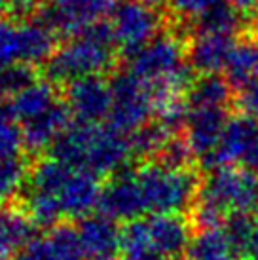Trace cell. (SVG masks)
I'll return each instance as SVG.
<instances>
[{"label": "cell", "mask_w": 258, "mask_h": 260, "mask_svg": "<svg viewBox=\"0 0 258 260\" xmlns=\"http://www.w3.org/2000/svg\"><path fill=\"white\" fill-rule=\"evenodd\" d=\"M220 0H169V23L188 38V27Z\"/></svg>", "instance_id": "28"}, {"label": "cell", "mask_w": 258, "mask_h": 260, "mask_svg": "<svg viewBox=\"0 0 258 260\" xmlns=\"http://www.w3.org/2000/svg\"><path fill=\"white\" fill-rule=\"evenodd\" d=\"M86 253L80 243L78 230L69 224H57L44 238H36L14 260H84Z\"/></svg>", "instance_id": "14"}, {"label": "cell", "mask_w": 258, "mask_h": 260, "mask_svg": "<svg viewBox=\"0 0 258 260\" xmlns=\"http://www.w3.org/2000/svg\"><path fill=\"white\" fill-rule=\"evenodd\" d=\"M144 260H180V258H165V256H159V254H152V256H148V258Z\"/></svg>", "instance_id": "43"}, {"label": "cell", "mask_w": 258, "mask_h": 260, "mask_svg": "<svg viewBox=\"0 0 258 260\" xmlns=\"http://www.w3.org/2000/svg\"><path fill=\"white\" fill-rule=\"evenodd\" d=\"M53 156L72 167L91 171L97 177H112L129 167L133 152L125 133L110 125L93 122H74L59 135Z\"/></svg>", "instance_id": "2"}, {"label": "cell", "mask_w": 258, "mask_h": 260, "mask_svg": "<svg viewBox=\"0 0 258 260\" xmlns=\"http://www.w3.org/2000/svg\"><path fill=\"white\" fill-rule=\"evenodd\" d=\"M8 120H15L14 112H12V107H10V101L0 99V123L8 122Z\"/></svg>", "instance_id": "40"}, {"label": "cell", "mask_w": 258, "mask_h": 260, "mask_svg": "<svg viewBox=\"0 0 258 260\" xmlns=\"http://www.w3.org/2000/svg\"><path fill=\"white\" fill-rule=\"evenodd\" d=\"M200 198L215 203L226 213L252 211L258 198V175L247 167L220 166L203 171Z\"/></svg>", "instance_id": "5"}, {"label": "cell", "mask_w": 258, "mask_h": 260, "mask_svg": "<svg viewBox=\"0 0 258 260\" xmlns=\"http://www.w3.org/2000/svg\"><path fill=\"white\" fill-rule=\"evenodd\" d=\"M186 101L190 109H234L236 89L222 73L198 74L188 89Z\"/></svg>", "instance_id": "19"}, {"label": "cell", "mask_w": 258, "mask_h": 260, "mask_svg": "<svg viewBox=\"0 0 258 260\" xmlns=\"http://www.w3.org/2000/svg\"><path fill=\"white\" fill-rule=\"evenodd\" d=\"M21 63L19 23L0 17V67Z\"/></svg>", "instance_id": "32"}, {"label": "cell", "mask_w": 258, "mask_h": 260, "mask_svg": "<svg viewBox=\"0 0 258 260\" xmlns=\"http://www.w3.org/2000/svg\"><path fill=\"white\" fill-rule=\"evenodd\" d=\"M141 2H144V4H148V6H152V8H162V6H165L169 0H141Z\"/></svg>", "instance_id": "41"}, {"label": "cell", "mask_w": 258, "mask_h": 260, "mask_svg": "<svg viewBox=\"0 0 258 260\" xmlns=\"http://www.w3.org/2000/svg\"><path fill=\"white\" fill-rule=\"evenodd\" d=\"M234 110L245 112L258 120V78L252 80L251 84H247L236 93V103Z\"/></svg>", "instance_id": "34"}, {"label": "cell", "mask_w": 258, "mask_h": 260, "mask_svg": "<svg viewBox=\"0 0 258 260\" xmlns=\"http://www.w3.org/2000/svg\"><path fill=\"white\" fill-rule=\"evenodd\" d=\"M112 107L107 122L120 133H133L154 118V99L148 84L129 71L116 74L110 80Z\"/></svg>", "instance_id": "6"}, {"label": "cell", "mask_w": 258, "mask_h": 260, "mask_svg": "<svg viewBox=\"0 0 258 260\" xmlns=\"http://www.w3.org/2000/svg\"><path fill=\"white\" fill-rule=\"evenodd\" d=\"M188 38L167 25L156 38L129 55L127 71L148 86L186 63Z\"/></svg>", "instance_id": "8"}, {"label": "cell", "mask_w": 258, "mask_h": 260, "mask_svg": "<svg viewBox=\"0 0 258 260\" xmlns=\"http://www.w3.org/2000/svg\"><path fill=\"white\" fill-rule=\"evenodd\" d=\"M245 260H258V222H256V226H254V232H252V236H251L249 247H247Z\"/></svg>", "instance_id": "37"}, {"label": "cell", "mask_w": 258, "mask_h": 260, "mask_svg": "<svg viewBox=\"0 0 258 260\" xmlns=\"http://www.w3.org/2000/svg\"><path fill=\"white\" fill-rule=\"evenodd\" d=\"M4 12H8V0H0V17Z\"/></svg>", "instance_id": "42"}, {"label": "cell", "mask_w": 258, "mask_h": 260, "mask_svg": "<svg viewBox=\"0 0 258 260\" xmlns=\"http://www.w3.org/2000/svg\"><path fill=\"white\" fill-rule=\"evenodd\" d=\"M243 166L247 167L249 171H252L254 175H258V141H256V145L251 148V152L247 154V158H245Z\"/></svg>", "instance_id": "38"}, {"label": "cell", "mask_w": 258, "mask_h": 260, "mask_svg": "<svg viewBox=\"0 0 258 260\" xmlns=\"http://www.w3.org/2000/svg\"><path fill=\"white\" fill-rule=\"evenodd\" d=\"M258 141V120L252 116L234 110L224 125L222 137L218 141L215 152L200 164L201 171H209L213 167L236 166L243 164L247 154Z\"/></svg>", "instance_id": "9"}, {"label": "cell", "mask_w": 258, "mask_h": 260, "mask_svg": "<svg viewBox=\"0 0 258 260\" xmlns=\"http://www.w3.org/2000/svg\"><path fill=\"white\" fill-rule=\"evenodd\" d=\"M0 260H6V254H4V253H0Z\"/></svg>", "instance_id": "46"}, {"label": "cell", "mask_w": 258, "mask_h": 260, "mask_svg": "<svg viewBox=\"0 0 258 260\" xmlns=\"http://www.w3.org/2000/svg\"><path fill=\"white\" fill-rule=\"evenodd\" d=\"M97 260H116L114 256H107V258H97Z\"/></svg>", "instance_id": "45"}, {"label": "cell", "mask_w": 258, "mask_h": 260, "mask_svg": "<svg viewBox=\"0 0 258 260\" xmlns=\"http://www.w3.org/2000/svg\"><path fill=\"white\" fill-rule=\"evenodd\" d=\"M38 224L30 218L21 203L0 207V253L19 254L36 239Z\"/></svg>", "instance_id": "18"}, {"label": "cell", "mask_w": 258, "mask_h": 260, "mask_svg": "<svg viewBox=\"0 0 258 260\" xmlns=\"http://www.w3.org/2000/svg\"><path fill=\"white\" fill-rule=\"evenodd\" d=\"M120 251L125 260H144L154 254L146 218H135L123 224Z\"/></svg>", "instance_id": "26"}, {"label": "cell", "mask_w": 258, "mask_h": 260, "mask_svg": "<svg viewBox=\"0 0 258 260\" xmlns=\"http://www.w3.org/2000/svg\"><path fill=\"white\" fill-rule=\"evenodd\" d=\"M29 167L23 158L0 161V207L21 192L29 181Z\"/></svg>", "instance_id": "29"}, {"label": "cell", "mask_w": 258, "mask_h": 260, "mask_svg": "<svg viewBox=\"0 0 258 260\" xmlns=\"http://www.w3.org/2000/svg\"><path fill=\"white\" fill-rule=\"evenodd\" d=\"M64 103L74 120L99 123L112 107V87L103 76H84L64 84Z\"/></svg>", "instance_id": "11"}, {"label": "cell", "mask_w": 258, "mask_h": 260, "mask_svg": "<svg viewBox=\"0 0 258 260\" xmlns=\"http://www.w3.org/2000/svg\"><path fill=\"white\" fill-rule=\"evenodd\" d=\"M127 137L133 158L141 159V161H150V159L158 158L159 150L173 135L165 127H162L156 120H150L148 123H144L143 127L129 133Z\"/></svg>", "instance_id": "25"}, {"label": "cell", "mask_w": 258, "mask_h": 260, "mask_svg": "<svg viewBox=\"0 0 258 260\" xmlns=\"http://www.w3.org/2000/svg\"><path fill=\"white\" fill-rule=\"evenodd\" d=\"M110 27L118 48L129 57L158 37L165 29V19L158 8L141 0H120L112 10Z\"/></svg>", "instance_id": "7"}, {"label": "cell", "mask_w": 258, "mask_h": 260, "mask_svg": "<svg viewBox=\"0 0 258 260\" xmlns=\"http://www.w3.org/2000/svg\"><path fill=\"white\" fill-rule=\"evenodd\" d=\"M99 213L123 222L141 218L144 213H148L143 190L137 179V169L125 167L108 179V182L103 186Z\"/></svg>", "instance_id": "10"}, {"label": "cell", "mask_w": 258, "mask_h": 260, "mask_svg": "<svg viewBox=\"0 0 258 260\" xmlns=\"http://www.w3.org/2000/svg\"><path fill=\"white\" fill-rule=\"evenodd\" d=\"M188 260H239L222 228L194 234L186 253Z\"/></svg>", "instance_id": "24"}, {"label": "cell", "mask_w": 258, "mask_h": 260, "mask_svg": "<svg viewBox=\"0 0 258 260\" xmlns=\"http://www.w3.org/2000/svg\"><path fill=\"white\" fill-rule=\"evenodd\" d=\"M230 114V109H190L182 135L196 154L198 164L215 152Z\"/></svg>", "instance_id": "13"}, {"label": "cell", "mask_w": 258, "mask_h": 260, "mask_svg": "<svg viewBox=\"0 0 258 260\" xmlns=\"http://www.w3.org/2000/svg\"><path fill=\"white\" fill-rule=\"evenodd\" d=\"M40 0H8V14L14 19L27 21L40 12Z\"/></svg>", "instance_id": "35"}, {"label": "cell", "mask_w": 258, "mask_h": 260, "mask_svg": "<svg viewBox=\"0 0 258 260\" xmlns=\"http://www.w3.org/2000/svg\"><path fill=\"white\" fill-rule=\"evenodd\" d=\"M154 254L165 258L186 256L194 232L184 213H156L146 218Z\"/></svg>", "instance_id": "12"}, {"label": "cell", "mask_w": 258, "mask_h": 260, "mask_svg": "<svg viewBox=\"0 0 258 260\" xmlns=\"http://www.w3.org/2000/svg\"><path fill=\"white\" fill-rule=\"evenodd\" d=\"M55 103H59V95L55 89V84L50 80H36L30 86L21 89L19 93L12 95V112L14 118L19 122L33 120L36 116L44 114L46 110H50Z\"/></svg>", "instance_id": "22"}, {"label": "cell", "mask_w": 258, "mask_h": 260, "mask_svg": "<svg viewBox=\"0 0 258 260\" xmlns=\"http://www.w3.org/2000/svg\"><path fill=\"white\" fill-rule=\"evenodd\" d=\"M146 209L156 213H184L198 198L203 179L200 167H169L156 159L143 161L137 169Z\"/></svg>", "instance_id": "4"}, {"label": "cell", "mask_w": 258, "mask_h": 260, "mask_svg": "<svg viewBox=\"0 0 258 260\" xmlns=\"http://www.w3.org/2000/svg\"><path fill=\"white\" fill-rule=\"evenodd\" d=\"M21 205L38 228H53L63 218H84L99 209L103 186L91 171L55 158L40 159L29 173Z\"/></svg>", "instance_id": "1"}, {"label": "cell", "mask_w": 258, "mask_h": 260, "mask_svg": "<svg viewBox=\"0 0 258 260\" xmlns=\"http://www.w3.org/2000/svg\"><path fill=\"white\" fill-rule=\"evenodd\" d=\"M25 148L21 123L14 120L0 123V161L4 159L21 158V150Z\"/></svg>", "instance_id": "33"}, {"label": "cell", "mask_w": 258, "mask_h": 260, "mask_svg": "<svg viewBox=\"0 0 258 260\" xmlns=\"http://www.w3.org/2000/svg\"><path fill=\"white\" fill-rule=\"evenodd\" d=\"M57 32L48 27L38 17L19 21V40H21V63L38 65L44 63L57 50Z\"/></svg>", "instance_id": "21"}, {"label": "cell", "mask_w": 258, "mask_h": 260, "mask_svg": "<svg viewBox=\"0 0 258 260\" xmlns=\"http://www.w3.org/2000/svg\"><path fill=\"white\" fill-rule=\"evenodd\" d=\"M71 118L72 114L67 103L59 101L44 114L27 120V122H21L25 150L33 152V154L50 150L59 135L71 125Z\"/></svg>", "instance_id": "17"}, {"label": "cell", "mask_w": 258, "mask_h": 260, "mask_svg": "<svg viewBox=\"0 0 258 260\" xmlns=\"http://www.w3.org/2000/svg\"><path fill=\"white\" fill-rule=\"evenodd\" d=\"M256 222L258 217L254 215V211H232L226 217L222 230L226 232V236H228L230 243H232L239 260H245L247 247H249V241H251Z\"/></svg>", "instance_id": "27"}, {"label": "cell", "mask_w": 258, "mask_h": 260, "mask_svg": "<svg viewBox=\"0 0 258 260\" xmlns=\"http://www.w3.org/2000/svg\"><path fill=\"white\" fill-rule=\"evenodd\" d=\"M156 161L164 164V166H169V167H200L196 154L192 152L186 137H184L182 133L173 135V137L165 143L164 148L159 150Z\"/></svg>", "instance_id": "30"}, {"label": "cell", "mask_w": 258, "mask_h": 260, "mask_svg": "<svg viewBox=\"0 0 258 260\" xmlns=\"http://www.w3.org/2000/svg\"><path fill=\"white\" fill-rule=\"evenodd\" d=\"M118 50L110 21H93L46 61V78L53 84H69L84 76H103L116 67Z\"/></svg>", "instance_id": "3"}, {"label": "cell", "mask_w": 258, "mask_h": 260, "mask_svg": "<svg viewBox=\"0 0 258 260\" xmlns=\"http://www.w3.org/2000/svg\"><path fill=\"white\" fill-rule=\"evenodd\" d=\"M245 30L258 40V8L247 17V27H245Z\"/></svg>", "instance_id": "39"}, {"label": "cell", "mask_w": 258, "mask_h": 260, "mask_svg": "<svg viewBox=\"0 0 258 260\" xmlns=\"http://www.w3.org/2000/svg\"><path fill=\"white\" fill-rule=\"evenodd\" d=\"M226 2L232 4L237 12H241V14H249V15H251L252 12L258 8V0H226Z\"/></svg>", "instance_id": "36"}, {"label": "cell", "mask_w": 258, "mask_h": 260, "mask_svg": "<svg viewBox=\"0 0 258 260\" xmlns=\"http://www.w3.org/2000/svg\"><path fill=\"white\" fill-rule=\"evenodd\" d=\"M237 37L213 32L192 35L186 42V63L192 67L196 74L224 73V67L228 63L230 51Z\"/></svg>", "instance_id": "15"}, {"label": "cell", "mask_w": 258, "mask_h": 260, "mask_svg": "<svg viewBox=\"0 0 258 260\" xmlns=\"http://www.w3.org/2000/svg\"><path fill=\"white\" fill-rule=\"evenodd\" d=\"M76 230L87 258H107V256H114L120 251L122 228H118L114 218L107 217L103 213H95V215L91 213L87 217L80 218Z\"/></svg>", "instance_id": "16"}, {"label": "cell", "mask_w": 258, "mask_h": 260, "mask_svg": "<svg viewBox=\"0 0 258 260\" xmlns=\"http://www.w3.org/2000/svg\"><path fill=\"white\" fill-rule=\"evenodd\" d=\"M36 71L33 65L27 63H12L0 67V89L2 93L15 95L21 89L36 82Z\"/></svg>", "instance_id": "31"}, {"label": "cell", "mask_w": 258, "mask_h": 260, "mask_svg": "<svg viewBox=\"0 0 258 260\" xmlns=\"http://www.w3.org/2000/svg\"><path fill=\"white\" fill-rule=\"evenodd\" d=\"M224 76L236 89V93L258 78V40L247 30L237 37L230 51L228 63L224 67Z\"/></svg>", "instance_id": "20"}, {"label": "cell", "mask_w": 258, "mask_h": 260, "mask_svg": "<svg viewBox=\"0 0 258 260\" xmlns=\"http://www.w3.org/2000/svg\"><path fill=\"white\" fill-rule=\"evenodd\" d=\"M252 211H254V215L258 217V198H256V203H254V209H252Z\"/></svg>", "instance_id": "44"}, {"label": "cell", "mask_w": 258, "mask_h": 260, "mask_svg": "<svg viewBox=\"0 0 258 260\" xmlns=\"http://www.w3.org/2000/svg\"><path fill=\"white\" fill-rule=\"evenodd\" d=\"M247 27V21H243V14L237 12L236 8L228 4L226 0H220L218 4L207 10L203 15H200L196 21L188 27V38L192 35H241Z\"/></svg>", "instance_id": "23"}]
</instances>
